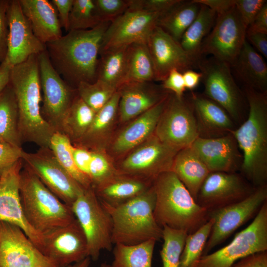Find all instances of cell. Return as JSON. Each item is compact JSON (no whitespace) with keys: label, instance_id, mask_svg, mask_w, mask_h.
<instances>
[{"label":"cell","instance_id":"cell-18","mask_svg":"<svg viewBox=\"0 0 267 267\" xmlns=\"http://www.w3.org/2000/svg\"><path fill=\"white\" fill-rule=\"evenodd\" d=\"M0 267H57L19 227L0 221Z\"/></svg>","mask_w":267,"mask_h":267},{"label":"cell","instance_id":"cell-57","mask_svg":"<svg viewBox=\"0 0 267 267\" xmlns=\"http://www.w3.org/2000/svg\"><path fill=\"white\" fill-rule=\"evenodd\" d=\"M183 78L186 89L193 90L197 87L202 79V74L192 69L182 73Z\"/></svg>","mask_w":267,"mask_h":267},{"label":"cell","instance_id":"cell-6","mask_svg":"<svg viewBox=\"0 0 267 267\" xmlns=\"http://www.w3.org/2000/svg\"><path fill=\"white\" fill-rule=\"evenodd\" d=\"M19 191L25 217L40 234L66 225L76 219L71 207L59 199L23 164Z\"/></svg>","mask_w":267,"mask_h":267},{"label":"cell","instance_id":"cell-56","mask_svg":"<svg viewBox=\"0 0 267 267\" xmlns=\"http://www.w3.org/2000/svg\"><path fill=\"white\" fill-rule=\"evenodd\" d=\"M247 30L267 34V3L257 14Z\"/></svg>","mask_w":267,"mask_h":267},{"label":"cell","instance_id":"cell-43","mask_svg":"<svg viewBox=\"0 0 267 267\" xmlns=\"http://www.w3.org/2000/svg\"><path fill=\"white\" fill-rule=\"evenodd\" d=\"M77 90L79 97L95 113L103 107L117 91L98 80L92 83H81Z\"/></svg>","mask_w":267,"mask_h":267},{"label":"cell","instance_id":"cell-15","mask_svg":"<svg viewBox=\"0 0 267 267\" xmlns=\"http://www.w3.org/2000/svg\"><path fill=\"white\" fill-rule=\"evenodd\" d=\"M178 151L153 134L130 151L117 169L123 174L153 182L161 174L171 171Z\"/></svg>","mask_w":267,"mask_h":267},{"label":"cell","instance_id":"cell-23","mask_svg":"<svg viewBox=\"0 0 267 267\" xmlns=\"http://www.w3.org/2000/svg\"><path fill=\"white\" fill-rule=\"evenodd\" d=\"M191 147L210 173H236L242 162V155L231 133L213 138L198 137Z\"/></svg>","mask_w":267,"mask_h":267},{"label":"cell","instance_id":"cell-42","mask_svg":"<svg viewBox=\"0 0 267 267\" xmlns=\"http://www.w3.org/2000/svg\"><path fill=\"white\" fill-rule=\"evenodd\" d=\"M102 22L94 0H74L69 16L68 31L91 29Z\"/></svg>","mask_w":267,"mask_h":267},{"label":"cell","instance_id":"cell-28","mask_svg":"<svg viewBox=\"0 0 267 267\" xmlns=\"http://www.w3.org/2000/svg\"><path fill=\"white\" fill-rule=\"evenodd\" d=\"M152 182L120 173L107 182L93 188L101 202L116 205L141 195L152 186Z\"/></svg>","mask_w":267,"mask_h":267},{"label":"cell","instance_id":"cell-22","mask_svg":"<svg viewBox=\"0 0 267 267\" xmlns=\"http://www.w3.org/2000/svg\"><path fill=\"white\" fill-rule=\"evenodd\" d=\"M23 161L20 160L0 178V221L20 228L41 250L43 235L28 223L22 208L19 191L20 172Z\"/></svg>","mask_w":267,"mask_h":267},{"label":"cell","instance_id":"cell-40","mask_svg":"<svg viewBox=\"0 0 267 267\" xmlns=\"http://www.w3.org/2000/svg\"><path fill=\"white\" fill-rule=\"evenodd\" d=\"M209 221L194 232L188 234L180 256L179 267H196L208 240L213 224Z\"/></svg>","mask_w":267,"mask_h":267},{"label":"cell","instance_id":"cell-2","mask_svg":"<svg viewBox=\"0 0 267 267\" xmlns=\"http://www.w3.org/2000/svg\"><path fill=\"white\" fill-rule=\"evenodd\" d=\"M38 55H33L12 67L9 84L16 100L21 142L33 143L40 147H49L56 132L44 120L41 112L42 98Z\"/></svg>","mask_w":267,"mask_h":267},{"label":"cell","instance_id":"cell-52","mask_svg":"<svg viewBox=\"0 0 267 267\" xmlns=\"http://www.w3.org/2000/svg\"><path fill=\"white\" fill-rule=\"evenodd\" d=\"M232 267H267V251L247 255L237 261Z\"/></svg>","mask_w":267,"mask_h":267},{"label":"cell","instance_id":"cell-54","mask_svg":"<svg viewBox=\"0 0 267 267\" xmlns=\"http://www.w3.org/2000/svg\"><path fill=\"white\" fill-rule=\"evenodd\" d=\"M246 41L264 57H267V34L246 30Z\"/></svg>","mask_w":267,"mask_h":267},{"label":"cell","instance_id":"cell-19","mask_svg":"<svg viewBox=\"0 0 267 267\" xmlns=\"http://www.w3.org/2000/svg\"><path fill=\"white\" fill-rule=\"evenodd\" d=\"M43 235L41 251L57 267H65L89 257L86 237L76 219Z\"/></svg>","mask_w":267,"mask_h":267},{"label":"cell","instance_id":"cell-30","mask_svg":"<svg viewBox=\"0 0 267 267\" xmlns=\"http://www.w3.org/2000/svg\"><path fill=\"white\" fill-rule=\"evenodd\" d=\"M171 171L196 201L200 187L210 172L191 146L177 152Z\"/></svg>","mask_w":267,"mask_h":267},{"label":"cell","instance_id":"cell-7","mask_svg":"<svg viewBox=\"0 0 267 267\" xmlns=\"http://www.w3.org/2000/svg\"><path fill=\"white\" fill-rule=\"evenodd\" d=\"M87 240L88 255L96 261L102 250L112 248V222L91 186L85 189L71 205Z\"/></svg>","mask_w":267,"mask_h":267},{"label":"cell","instance_id":"cell-10","mask_svg":"<svg viewBox=\"0 0 267 267\" xmlns=\"http://www.w3.org/2000/svg\"><path fill=\"white\" fill-rule=\"evenodd\" d=\"M44 120L55 130L61 133L63 119L74 99L77 89L66 83L52 66L46 50L38 55Z\"/></svg>","mask_w":267,"mask_h":267},{"label":"cell","instance_id":"cell-53","mask_svg":"<svg viewBox=\"0 0 267 267\" xmlns=\"http://www.w3.org/2000/svg\"><path fill=\"white\" fill-rule=\"evenodd\" d=\"M74 0H52L51 2L58 13L61 27L68 31L70 14Z\"/></svg>","mask_w":267,"mask_h":267},{"label":"cell","instance_id":"cell-49","mask_svg":"<svg viewBox=\"0 0 267 267\" xmlns=\"http://www.w3.org/2000/svg\"><path fill=\"white\" fill-rule=\"evenodd\" d=\"M8 1L9 0H0V64L5 60L7 51Z\"/></svg>","mask_w":267,"mask_h":267},{"label":"cell","instance_id":"cell-26","mask_svg":"<svg viewBox=\"0 0 267 267\" xmlns=\"http://www.w3.org/2000/svg\"><path fill=\"white\" fill-rule=\"evenodd\" d=\"M168 96L148 110L132 120L133 121L121 131L112 144L111 150L113 152L120 155L130 151L154 134Z\"/></svg>","mask_w":267,"mask_h":267},{"label":"cell","instance_id":"cell-58","mask_svg":"<svg viewBox=\"0 0 267 267\" xmlns=\"http://www.w3.org/2000/svg\"><path fill=\"white\" fill-rule=\"evenodd\" d=\"M12 67L6 59L0 64V93L9 83Z\"/></svg>","mask_w":267,"mask_h":267},{"label":"cell","instance_id":"cell-21","mask_svg":"<svg viewBox=\"0 0 267 267\" xmlns=\"http://www.w3.org/2000/svg\"><path fill=\"white\" fill-rule=\"evenodd\" d=\"M146 43L154 66L155 81L162 82L173 69L183 73L197 66L180 43L157 26Z\"/></svg>","mask_w":267,"mask_h":267},{"label":"cell","instance_id":"cell-14","mask_svg":"<svg viewBox=\"0 0 267 267\" xmlns=\"http://www.w3.org/2000/svg\"><path fill=\"white\" fill-rule=\"evenodd\" d=\"M246 30L235 5L217 15L212 29L202 43V55L210 54L232 66L246 41Z\"/></svg>","mask_w":267,"mask_h":267},{"label":"cell","instance_id":"cell-59","mask_svg":"<svg viewBox=\"0 0 267 267\" xmlns=\"http://www.w3.org/2000/svg\"><path fill=\"white\" fill-rule=\"evenodd\" d=\"M91 262V259L88 257L82 261L67 266L65 267H89Z\"/></svg>","mask_w":267,"mask_h":267},{"label":"cell","instance_id":"cell-41","mask_svg":"<svg viewBox=\"0 0 267 267\" xmlns=\"http://www.w3.org/2000/svg\"><path fill=\"white\" fill-rule=\"evenodd\" d=\"M163 244L160 251L163 267H179L180 256L188 234L183 230L163 228Z\"/></svg>","mask_w":267,"mask_h":267},{"label":"cell","instance_id":"cell-3","mask_svg":"<svg viewBox=\"0 0 267 267\" xmlns=\"http://www.w3.org/2000/svg\"><path fill=\"white\" fill-rule=\"evenodd\" d=\"M245 95L247 118L230 133L242 155L240 174L257 188L267 182V96L248 88Z\"/></svg>","mask_w":267,"mask_h":267},{"label":"cell","instance_id":"cell-38","mask_svg":"<svg viewBox=\"0 0 267 267\" xmlns=\"http://www.w3.org/2000/svg\"><path fill=\"white\" fill-rule=\"evenodd\" d=\"M153 239L133 245L114 244L113 267H152L155 245Z\"/></svg>","mask_w":267,"mask_h":267},{"label":"cell","instance_id":"cell-45","mask_svg":"<svg viewBox=\"0 0 267 267\" xmlns=\"http://www.w3.org/2000/svg\"><path fill=\"white\" fill-rule=\"evenodd\" d=\"M97 13L103 21L112 22L129 8L130 0H94Z\"/></svg>","mask_w":267,"mask_h":267},{"label":"cell","instance_id":"cell-33","mask_svg":"<svg viewBox=\"0 0 267 267\" xmlns=\"http://www.w3.org/2000/svg\"><path fill=\"white\" fill-rule=\"evenodd\" d=\"M200 5L192 0H180L161 14L157 26L179 42L183 34L196 18Z\"/></svg>","mask_w":267,"mask_h":267},{"label":"cell","instance_id":"cell-51","mask_svg":"<svg viewBox=\"0 0 267 267\" xmlns=\"http://www.w3.org/2000/svg\"><path fill=\"white\" fill-rule=\"evenodd\" d=\"M71 151L78 169L89 178V168L91 159V151L85 148L72 145Z\"/></svg>","mask_w":267,"mask_h":267},{"label":"cell","instance_id":"cell-35","mask_svg":"<svg viewBox=\"0 0 267 267\" xmlns=\"http://www.w3.org/2000/svg\"><path fill=\"white\" fill-rule=\"evenodd\" d=\"M18 112L15 96L9 83L0 93V139L22 147L18 127Z\"/></svg>","mask_w":267,"mask_h":267},{"label":"cell","instance_id":"cell-44","mask_svg":"<svg viewBox=\"0 0 267 267\" xmlns=\"http://www.w3.org/2000/svg\"><path fill=\"white\" fill-rule=\"evenodd\" d=\"M120 173L101 150L91 151L89 177L93 188L107 182Z\"/></svg>","mask_w":267,"mask_h":267},{"label":"cell","instance_id":"cell-12","mask_svg":"<svg viewBox=\"0 0 267 267\" xmlns=\"http://www.w3.org/2000/svg\"><path fill=\"white\" fill-rule=\"evenodd\" d=\"M21 159L24 166L70 206L85 189L62 167L49 147H41L34 153L23 150Z\"/></svg>","mask_w":267,"mask_h":267},{"label":"cell","instance_id":"cell-46","mask_svg":"<svg viewBox=\"0 0 267 267\" xmlns=\"http://www.w3.org/2000/svg\"><path fill=\"white\" fill-rule=\"evenodd\" d=\"M22 147L0 141V178L21 160Z\"/></svg>","mask_w":267,"mask_h":267},{"label":"cell","instance_id":"cell-13","mask_svg":"<svg viewBox=\"0 0 267 267\" xmlns=\"http://www.w3.org/2000/svg\"><path fill=\"white\" fill-rule=\"evenodd\" d=\"M267 201V184L257 187L251 195L239 202L209 212V220L212 219L214 222L203 256L255 217Z\"/></svg>","mask_w":267,"mask_h":267},{"label":"cell","instance_id":"cell-17","mask_svg":"<svg viewBox=\"0 0 267 267\" xmlns=\"http://www.w3.org/2000/svg\"><path fill=\"white\" fill-rule=\"evenodd\" d=\"M256 188L237 172H211L200 187L196 202L209 212L244 199Z\"/></svg>","mask_w":267,"mask_h":267},{"label":"cell","instance_id":"cell-39","mask_svg":"<svg viewBox=\"0 0 267 267\" xmlns=\"http://www.w3.org/2000/svg\"><path fill=\"white\" fill-rule=\"evenodd\" d=\"M72 143L63 134L55 132L52 136L49 147L57 160L68 174L85 189L91 187L89 178L76 167L72 156Z\"/></svg>","mask_w":267,"mask_h":267},{"label":"cell","instance_id":"cell-9","mask_svg":"<svg viewBox=\"0 0 267 267\" xmlns=\"http://www.w3.org/2000/svg\"><path fill=\"white\" fill-rule=\"evenodd\" d=\"M154 134L178 151L191 146L199 134L190 100L178 98L171 92Z\"/></svg>","mask_w":267,"mask_h":267},{"label":"cell","instance_id":"cell-61","mask_svg":"<svg viewBox=\"0 0 267 267\" xmlns=\"http://www.w3.org/2000/svg\"><path fill=\"white\" fill-rule=\"evenodd\" d=\"M1 140L0 139V141H1Z\"/></svg>","mask_w":267,"mask_h":267},{"label":"cell","instance_id":"cell-25","mask_svg":"<svg viewBox=\"0 0 267 267\" xmlns=\"http://www.w3.org/2000/svg\"><path fill=\"white\" fill-rule=\"evenodd\" d=\"M190 101L194 110L199 137L213 138L234 130L233 120L226 111L203 94L192 92Z\"/></svg>","mask_w":267,"mask_h":267},{"label":"cell","instance_id":"cell-55","mask_svg":"<svg viewBox=\"0 0 267 267\" xmlns=\"http://www.w3.org/2000/svg\"><path fill=\"white\" fill-rule=\"evenodd\" d=\"M193 2L204 5L217 15L223 14L234 6V0H192Z\"/></svg>","mask_w":267,"mask_h":267},{"label":"cell","instance_id":"cell-34","mask_svg":"<svg viewBox=\"0 0 267 267\" xmlns=\"http://www.w3.org/2000/svg\"><path fill=\"white\" fill-rule=\"evenodd\" d=\"M128 47L111 49L99 53L97 80L116 90L125 82Z\"/></svg>","mask_w":267,"mask_h":267},{"label":"cell","instance_id":"cell-4","mask_svg":"<svg viewBox=\"0 0 267 267\" xmlns=\"http://www.w3.org/2000/svg\"><path fill=\"white\" fill-rule=\"evenodd\" d=\"M155 194L154 218L163 228L194 232L209 221L208 212L199 206L172 171L159 175L153 181Z\"/></svg>","mask_w":267,"mask_h":267},{"label":"cell","instance_id":"cell-1","mask_svg":"<svg viewBox=\"0 0 267 267\" xmlns=\"http://www.w3.org/2000/svg\"><path fill=\"white\" fill-rule=\"evenodd\" d=\"M110 23L104 21L89 30L69 31L45 44L52 66L72 87L97 80L100 44Z\"/></svg>","mask_w":267,"mask_h":267},{"label":"cell","instance_id":"cell-60","mask_svg":"<svg viewBox=\"0 0 267 267\" xmlns=\"http://www.w3.org/2000/svg\"><path fill=\"white\" fill-rule=\"evenodd\" d=\"M100 267H113L111 264H108L106 263H103L101 264Z\"/></svg>","mask_w":267,"mask_h":267},{"label":"cell","instance_id":"cell-50","mask_svg":"<svg viewBox=\"0 0 267 267\" xmlns=\"http://www.w3.org/2000/svg\"><path fill=\"white\" fill-rule=\"evenodd\" d=\"M162 86L166 90L181 98L186 90L182 73L177 69L171 70L162 81Z\"/></svg>","mask_w":267,"mask_h":267},{"label":"cell","instance_id":"cell-8","mask_svg":"<svg viewBox=\"0 0 267 267\" xmlns=\"http://www.w3.org/2000/svg\"><path fill=\"white\" fill-rule=\"evenodd\" d=\"M265 251H267V201L248 226L226 246L202 256L196 267H232L241 258Z\"/></svg>","mask_w":267,"mask_h":267},{"label":"cell","instance_id":"cell-24","mask_svg":"<svg viewBox=\"0 0 267 267\" xmlns=\"http://www.w3.org/2000/svg\"><path fill=\"white\" fill-rule=\"evenodd\" d=\"M120 94L118 113L123 122L131 121L166 98L171 92L153 82H128L117 89Z\"/></svg>","mask_w":267,"mask_h":267},{"label":"cell","instance_id":"cell-47","mask_svg":"<svg viewBox=\"0 0 267 267\" xmlns=\"http://www.w3.org/2000/svg\"><path fill=\"white\" fill-rule=\"evenodd\" d=\"M266 0H234V5L247 28L266 3Z\"/></svg>","mask_w":267,"mask_h":267},{"label":"cell","instance_id":"cell-36","mask_svg":"<svg viewBox=\"0 0 267 267\" xmlns=\"http://www.w3.org/2000/svg\"><path fill=\"white\" fill-rule=\"evenodd\" d=\"M155 79L154 66L146 43H136L129 45L124 83L153 82Z\"/></svg>","mask_w":267,"mask_h":267},{"label":"cell","instance_id":"cell-31","mask_svg":"<svg viewBox=\"0 0 267 267\" xmlns=\"http://www.w3.org/2000/svg\"><path fill=\"white\" fill-rule=\"evenodd\" d=\"M120 98V93L117 90L103 107L95 113L85 134L72 144L91 151L99 150L105 135L110 131L118 112Z\"/></svg>","mask_w":267,"mask_h":267},{"label":"cell","instance_id":"cell-11","mask_svg":"<svg viewBox=\"0 0 267 267\" xmlns=\"http://www.w3.org/2000/svg\"><path fill=\"white\" fill-rule=\"evenodd\" d=\"M197 66L202 74L203 95L223 108L233 121H240L243 98L233 78L230 66L213 57L201 58Z\"/></svg>","mask_w":267,"mask_h":267},{"label":"cell","instance_id":"cell-48","mask_svg":"<svg viewBox=\"0 0 267 267\" xmlns=\"http://www.w3.org/2000/svg\"><path fill=\"white\" fill-rule=\"evenodd\" d=\"M180 0H130L129 8L161 14L166 12Z\"/></svg>","mask_w":267,"mask_h":267},{"label":"cell","instance_id":"cell-27","mask_svg":"<svg viewBox=\"0 0 267 267\" xmlns=\"http://www.w3.org/2000/svg\"><path fill=\"white\" fill-rule=\"evenodd\" d=\"M35 36L43 44L62 36L57 12L48 0H19Z\"/></svg>","mask_w":267,"mask_h":267},{"label":"cell","instance_id":"cell-32","mask_svg":"<svg viewBox=\"0 0 267 267\" xmlns=\"http://www.w3.org/2000/svg\"><path fill=\"white\" fill-rule=\"evenodd\" d=\"M200 5L199 12L191 25L183 34L180 44L197 65L202 58L201 49L205 38L212 29L217 17L215 11Z\"/></svg>","mask_w":267,"mask_h":267},{"label":"cell","instance_id":"cell-20","mask_svg":"<svg viewBox=\"0 0 267 267\" xmlns=\"http://www.w3.org/2000/svg\"><path fill=\"white\" fill-rule=\"evenodd\" d=\"M7 18L8 33L5 59L11 66L20 64L30 56L46 50L45 44L34 35L19 0H9Z\"/></svg>","mask_w":267,"mask_h":267},{"label":"cell","instance_id":"cell-16","mask_svg":"<svg viewBox=\"0 0 267 267\" xmlns=\"http://www.w3.org/2000/svg\"><path fill=\"white\" fill-rule=\"evenodd\" d=\"M161 14L129 8L111 22L105 31L100 44L99 53L136 43H146L157 26Z\"/></svg>","mask_w":267,"mask_h":267},{"label":"cell","instance_id":"cell-37","mask_svg":"<svg viewBox=\"0 0 267 267\" xmlns=\"http://www.w3.org/2000/svg\"><path fill=\"white\" fill-rule=\"evenodd\" d=\"M95 115V112L78 94L63 119L61 133L72 144L75 143L87 132Z\"/></svg>","mask_w":267,"mask_h":267},{"label":"cell","instance_id":"cell-29","mask_svg":"<svg viewBox=\"0 0 267 267\" xmlns=\"http://www.w3.org/2000/svg\"><path fill=\"white\" fill-rule=\"evenodd\" d=\"M232 66L246 88L267 93V64L262 56L246 40Z\"/></svg>","mask_w":267,"mask_h":267},{"label":"cell","instance_id":"cell-5","mask_svg":"<svg viewBox=\"0 0 267 267\" xmlns=\"http://www.w3.org/2000/svg\"><path fill=\"white\" fill-rule=\"evenodd\" d=\"M155 202L152 185L141 195L122 204L110 205L101 202L112 220L113 244L133 245L162 239L163 229L153 214Z\"/></svg>","mask_w":267,"mask_h":267}]
</instances>
